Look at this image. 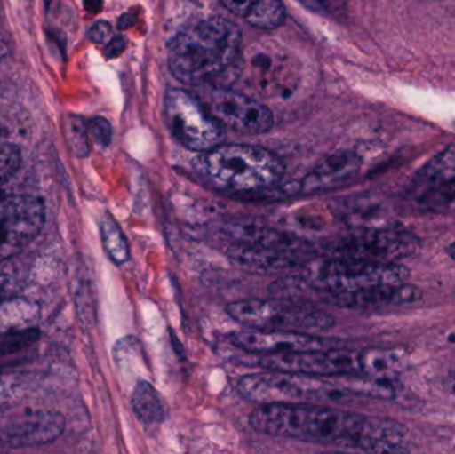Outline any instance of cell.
I'll return each instance as SVG.
<instances>
[{"instance_id":"cell-1","label":"cell","mask_w":455,"mask_h":454,"mask_svg":"<svg viewBox=\"0 0 455 454\" xmlns=\"http://www.w3.org/2000/svg\"><path fill=\"white\" fill-rule=\"evenodd\" d=\"M259 434L371 453H403L405 428L385 418L358 415L317 402L259 404L249 418Z\"/></svg>"},{"instance_id":"cell-2","label":"cell","mask_w":455,"mask_h":454,"mask_svg":"<svg viewBox=\"0 0 455 454\" xmlns=\"http://www.w3.org/2000/svg\"><path fill=\"white\" fill-rule=\"evenodd\" d=\"M243 35L232 21L208 18L173 39L168 52L171 72L184 84H203L228 71L241 55Z\"/></svg>"},{"instance_id":"cell-3","label":"cell","mask_w":455,"mask_h":454,"mask_svg":"<svg viewBox=\"0 0 455 454\" xmlns=\"http://www.w3.org/2000/svg\"><path fill=\"white\" fill-rule=\"evenodd\" d=\"M195 168L215 186L237 192L272 188L285 175V164L277 155L246 144H220L202 152Z\"/></svg>"},{"instance_id":"cell-4","label":"cell","mask_w":455,"mask_h":454,"mask_svg":"<svg viewBox=\"0 0 455 454\" xmlns=\"http://www.w3.org/2000/svg\"><path fill=\"white\" fill-rule=\"evenodd\" d=\"M240 64L241 91L259 100L291 98L302 83L301 64L278 43H254Z\"/></svg>"},{"instance_id":"cell-5","label":"cell","mask_w":455,"mask_h":454,"mask_svg":"<svg viewBox=\"0 0 455 454\" xmlns=\"http://www.w3.org/2000/svg\"><path fill=\"white\" fill-rule=\"evenodd\" d=\"M238 392L243 399L257 404L270 402H336L349 394L339 386L336 376L299 375V373L269 370L243 376L238 381Z\"/></svg>"},{"instance_id":"cell-6","label":"cell","mask_w":455,"mask_h":454,"mask_svg":"<svg viewBox=\"0 0 455 454\" xmlns=\"http://www.w3.org/2000/svg\"><path fill=\"white\" fill-rule=\"evenodd\" d=\"M227 312L235 322L254 330L320 333L334 325L328 312L291 299H245L230 303Z\"/></svg>"},{"instance_id":"cell-7","label":"cell","mask_w":455,"mask_h":454,"mask_svg":"<svg viewBox=\"0 0 455 454\" xmlns=\"http://www.w3.org/2000/svg\"><path fill=\"white\" fill-rule=\"evenodd\" d=\"M409 269L400 263H377L355 259L329 258L305 269V282L326 298L353 293L377 285L406 282Z\"/></svg>"},{"instance_id":"cell-8","label":"cell","mask_w":455,"mask_h":454,"mask_svg":"<svg viewBox=\"0 0 455 454\" xmlns=\"http://www.w3.org/2000/svg\"><path fill=\"white\" fill-rule=\"evenodd\" d=\"M421 248L419 237L408 229L387 227H353L326 245L329 258L355 259L377 263H400Z\"/></svg>"},{"instance_id":"cell-9","label":"cell","mask_w":455,"mask_h":454,"mask_svg":"<svg viewBox=\"0 0 455 454\" xmlns=\"http://www.w3.org/2000/svg\"><path fill=\"white\" fill-rule=\"evenodd\" d=\"M164 116L175 138L191 151H210L223 144L226 138L224 125L187 91H168Z\"/></svg>"},{"instance_id":"cell-10","label":"cell","mask_w":455,"mask_h":454,"mask_svg":"<svg viewBox=\"0 0 455 454\" xmlns=\"http://www.w3.org/2000/svg\"><path fill=\"white\" fill-rule=\"evenodd\" d=\"M47 208L40 197L11 195L0 199V263L31 244L45 224Z\"/></svg>"},{"instance_id":"cell-11","label":"cell","mask_w":455,"mask_h":454,"mask_svg":"<svg viewBox=\"0 0 455 454\" xmlns=\"http://www.w3.org/2000/svg\"><path fill=\"white\" fill-rule=\"evenodd\" d=\"M408 197L424 211L455 213V144L430 159L409 184Z\"/></svg>"},{"instance_id":"cell-12","label":"cell","mask_w":455,"mask_h":454,"mask_svg":"<svg viewBox=\"0 0 455 454\" xmlns=\"http://www.w3.org/2000/svg\"><path fill=\"white\" fill-rule=\"evenodd\" d=\"M259 365L264 370L299 375L331 378L360 373V351L310 349L288 354H261Z\"/></svg>"},{"instance_id":"cell-13","label":"cell","mask_w":455,"mask_h":454,"mask_svg":"<svg viewBox=\"0 0 455 454\" xmlns=\"http://www.w3.org/2000/svg\"><path fill=\"white\" fill-rule=\"evenodd\" d=\"M210 107L211 114L221 124L245 135H261L273 125V115L267 106L243 91L215 90Z\"/></svg>"},{"instance_id":"cell-14","label":"cell","mask_w":455,"mask_h":454,"mask_svg":"<svg viewBox=\"0 0 455 454\" xmlns=\"http://www.w3.org/2000/svg\"><path fill=\"white\" fill-rule=\"evenodd\" d=\"M233 346L251 354H288V352L310 351L326 348L323 339L313 333L281 330L240 331L230 336Z\"/></svg>"},{"instance_id":"cell-15","label":"cell","mask_w":455,"mask_h":454,"mask_svg":"<svg viewBox=\"0 0 455 454\" xmlns=\"http://www.w3.org/2000/svg\"><path fill=\"white\" fill-rule=\"evenodd\" d=\"M361 164V157L355 152H336L305 176L299 191L304 195H315L339 188L355 178Z\"/></svg>"},{"instance_id":"cell-16","label":"cell","mask_w":455,"mask_h":454,"mask_svg":"<svg viewBox=\"0 0 455 454\" xmlns=\"http://www.w3.org/2000/svg\"><path fill=\"white\" fill-rule=\"evenodd\" d=\"M422 292L416 285L403 283L377 285L368 290L353 293L329 296L328 301L347 308H381L417 303L421 300Z\"/></svg>"},{"instance_id":"cell-17","label":"cell","mask_w":455,"mask_h":454,"mask_svg":"<svg viewBox=\"0 0 455 454\" xmlns=\"http://www.w3.org/2000/svg\"><path fill=\"white\" fill-rule=\"evenodd\" d=\"M228 256L238 266L259 272H283L299 268L305 263L304 255L288 251L270 250L257 245L232 242Z\"/></svg>"},{"instance_id":"cell-18","label":"cell","mask_w":455,"mask_h":454,"mask_svg":"<svg viewBox=\"0 0 455 454\" xmlns=\"http://www.w3.org/2000/svg\"><path fill=\"white\" fill-rule=\"evenodd\" d=\"M64 420L53 413H35L8 426L0 434V442L7 447H34L55 440L63 432Z\"/></svg>"},{"instance_id":"cell-19","label":"cell","mask_w":455,"mask_h":454,"mask_svg":"<svg viewBox=\"0 0 455 454\" xmlns=\"http://www.w3.org/2000/svg\"><path fill=\"white\" fill-rule=\"evenodd\" d=\"M223 232L233 242L270 248V250L305 253L307 247L304 240L299 239L294 235L277 231V229L264 228V227L249 226V224H229L224 228Z\"/></svg>"},{"instance_id":"cell-20","label":"cell","mask_w":455,"mask_h":454,"mask_svg":"<svg viewBox=\"0 0 455 454\" xmlns=\"http://www.w3.org/2000/svg\"><path fill=\"white\" fill-rule=\"evenodd\" d=\"M224 7L254 28L275 29L286 18L281 0H221Z\"/></svg>"},{"instance_id":"cell-21","label":"cell","mask_w":455,"mask_h":454,"mask_svg":"<svg viewBox=\"0 0 455 454\" xmlns=\"http://www.w3.org/2000/svg\"><path fill=\"white\" fill-rule=\"evenodd\" d=\"M403 349L371 348L360 351V373L369 378L395 381L408 368Z\"/></svg>"},{"instance_id":"cell-22","label":"cell","mask_w":455,"mask_h":454,"mask_svg":"<svg viewBox=\"0 0 455 454\" xmlns=\"http://www.w3.org/2000/svg\"><path fill=\"white\" fill-rule=\"evenodd\" d=\"M131 404L136 418L146 426H159L167 418L164 400L149 381L139 380L136 383L131 396Z\"/></svg>"},{"instance_id":"cell-23","label":"cell","mask_w":455,"mask_h":454,"mask_svg":"<svg viewBox=\"0 0 455 454\" xmlns=\"http://www.w3.org/2000/svg\"><path fill=\"white\" fill-rule=\"evenodd\" d=\"M100 237L104 251L109 260L122 266L130 259V245L124 232L112 216H104L100 220Z\"/></svg>"},{"instance_id":"cell-24","label":"cell","mask_w":455,"mask_h":454,"mask_svg":"<svg viewBox=\"0 0 455 454\" xmlns=\"http://www.w3.org/2000/svg\"><path fill=\"white\" fill-rule=\"evenodd\" d=\"M64 132L72 154L77 157H85L90 154V133L84 119L77 115H68L64 122Z\"/></svg>"},{"instance_id":"cell-25","label":"cell","mask_w":455,"mask_h":454,"mask_svg":"<svg viewBox=\"0 0 455 454\" xmlns=\"http://www.w3.org/2000/svg\"><path fill=\"white\" fill-rule=\"evenodd\" d=\"M88 133L101 148H107L112 141V127L104 117H93L87 123Z\"/></svg>"},{"instance_id":"cell-26","label":"cell","mask_w":455,"mask_h":454,"mask_svg":"<svg viewBox=\"0 0 455 454\" xmlns=\"http://www.w3.org/2000/svg\"><path fill=\"white\" fill-rule=\"evenodd\" d=\"M88 37H90L91 42L96 43V44H107L114 37L111 24L106 20L96 21L88 29Z\"/></svg>"},{"instance_id":"cell-27","label":"cell","mask_w":455,"mask_h":454,"mask_svg":"<svg viewBox=\"0 0 455 454\" xmlns=\"http://www.w3.org/2000/svg\"><path fill=\"white\" fill-rule=\"evenodd\" d=\"M124 37L115 36L114 35V37L106 44V55L108 56V58H115V56H119L120 53L124 51Z\"/></svg>"},{"instance_id":"cell-28","label":"cell","mask_w":455,"mask_h":454,"mask_svg":"<svg viewBox=\"0 0 455 454\" xmlns=\"http://www.w3.org/2000/svg\"><path fill=\"white\" fill-rule=\"evenodd\" d=\"M307 3L312 8H317V10H333V8L339 7L344 0H302Z\"/></svg>"},{"instance_id":"cell-29","label":"cell","mask_w":455,"mask_h":454,"mask_svg":"<svg viewBox=\"0 0 455 454\" xmlns=\"http://www.w3.org/2000/svg\"><path fill=\"white\" fill-rule=\"evenodd\" d=\"M85 11L91 13H98L103 8V0H83Z\"/></svg>"},{"instance_id":"cell-30","label":"cell","mask_w":455,"mask_h":454,"mask_svg":"<svg viewBox=\"0 0 455 454\" xmlns=\"http://www.w3.org/2000/svg\"><path fill=\"white\" fill-rule=\"evenodd\" d=\"M133 21H135V19L132 18V15H130V13H125V15H123L122 18L119 19V28H128V27L132 26Z\"/></svg>"},{"instance_id":"cell-31","label":"cell","mask_w":455,"mask_h":454,"mask_svg":"<svg viewBox=\"0 0 455 454\" xmlns=\"http://www.w3.org/2000/svg\"><path fill=\"white\" fill-rule=\"evenodd\" d=\"M43 2H44V7L47 13L55 12V10L59 5V0H43Z\"/></svg>"},{"instance_id":"cell-32","label":"cell","mask_w":455,"mask_h":454,"mask_svg":"<svg viewBox=\"0 0 455 454\" xmlns=\"http://www.w3.org/2000/svg\"><path fill=\"white\" fill-rule=\"evenodd\" d=\"M448 253L449 256H451V259L455 261V242L451 243V245L448 247Z\"/></svg>"},{"instance_id":"cell-33","label":"cell","mask_w":455,"mask_h":454,"mask_svg":"<svg viewBox=\"0 0 455 454\" xmlns=\"http://www.w3.org/2000/svg\"><path fill=\"white\" fill-rule=\"evenodd\" d=\"M451 340L455 341V335L451 336Z\"/></svg>"}]
</instances>
